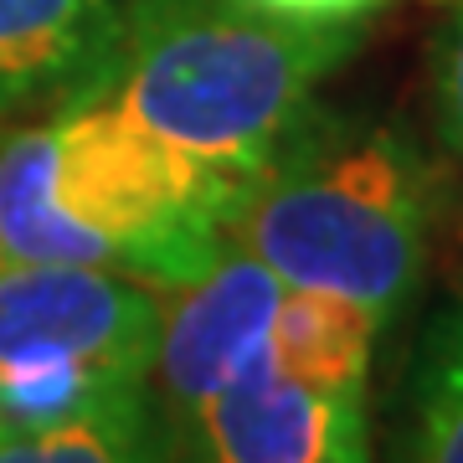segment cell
Here are the masks:
<instances>
[{"instance_id":"obj_3","label":"cell","mask_w":463,"mask_h":463,"mask_svg":"<svg viewBox=\"0 0 463 463\" xmlns=\"http://www.w3.org/2000/svg\"><path fill=\"white\" fill-rule=\"evenodd\" d=\"M52 196L99 268L181 288L232 248L248 185L155 134L103 88L47 114Z\"/></svg>"},{"instance_id":"obj_6","label":"cell","mask_w":463,"mask_h":463,"mask_svg":"<svg viewBox=\"0 0 463 463\" xmlns=\"http://www.w3.org/2000/svg\"><path fill=\"white\" fill-rule=\"evenodd\" d=\"M170 463H376L371 412L263 361L170 438Z\"/></svg>"},{"instance_id":"obj_11","label":"cell","mask_w":463,"mask_h":463,"mask_svg":"<svg viewBox=\"0 0 463 463\" xmlns=\"http://www.w3.org/2000/svg\"><path fill=\"white\" fill-rule=\"evenodd\" d=\"M0 463H170V438L155 392L62 428L0 438Z\"/></svg>"},{"instance_id":"obj_2","label":"cell","mask_w":463,"mask_h":463,"mask_svg":"<svg viewBox=\"0 0 463 463\" xmlns=\"http://www.w3.org/2000/svg\"><path fill=\"white\" fill-rule=\"evenodd\" d=\"M438 206L443 175L402 124L315 103L248 191L232 242L283 288L340 294L392 330L422 279Z\"/></svg>"},{"instance_id":"obj_13","label":"cell","mask_w":463,"mask_h":463,"mask_svg":"<svg viewBox=\"0 0 463 463\" xmlns=\"http://www.w3.org/2000/svg\"><path fill=\"white\" fill-rule=\"evenodd\" d=\"M248 5L304 26H365V16H376L392 0H248Z\"/></svg>"},{"instance_id":"obj_9","label":"cell","mask_w":463,"mask_h":463,"mask_svg":"<svg viewBox=\"0 0 463 463\" xmlns=\"http://www.w3.org/2000/svg\"><path fill=\"white\" fill-rule=\"evenodd\" d=\"M0 263H78L99 268L83 232L57 212L52 196V129L0 134Z\"/></svg>"},{"instance_id":"obj_5","label":"cell","mask_w":463,"mask_h":463,"mask_svg":"<svg viewBox=\"0 0 463 463\" xmlns=\"http://www.w3.org/2000/svg\"><path fill=\"white\" fill-rule=\"evenodd\" d=\"M279 294L283 283L237 242L201 279L170 288L149 376L165 438H175L201 407H212L227 386L268 361V325Z\"/></svg>"},{"instance_id":"obj_10","label":"cell","mask_w":463,"mask_h":463,"mask_svg":"<svg viewBox=\"0 0 463 463\" xmlns=\"http://www.w3.org/2000/svg\"><path fill=\"white\" fill-rule=\"evenodd\" d=\"M397 463H463V304H448L412 355Z\"/></svg>"},{"instance_id":"obj_4","label":"cell","mask_w":463,"mask_h":463,"mask_svg":"<svg viewBox=\"0 0 463 463\" xmlns=\"http://www.w3.org/2000/svg\"><path fill=\"white\" fill-rule=\"evenodd\" d=\"M165 294L114 268L0 263V438L149 392Z\"/></svg>"},{"instance_id":"obj_12","label":"cell","mask_w":463,"mask_h":463,"mask_svg":"<svg viewBox=\"0 0 463 463\" xmlns=\"http://www.w3.org/2000/svg\"><path fill=\"white\" fill-rule=\"evenodd\" d=\"M432 124L448 160L463 165V0H448L432 36Z\"/></svg>"},{"instance_id":"obj_7","label":"cell","mask_w":463,"mask_h":463,"mask_svg":"<svg viewBox=\"0 0 463 463\" xmlns=\"http://www.w3.org/2000/svg\"><path fill=\"white\" fill-rule=\"evenodd\" d=\"M118 0H0V118L52 114L103 78Z\"/></svg>"},{"instance_id":"obj_8","label":"cell","mask_w":463,"mask_h":463,"mask_svg":"<svg viewBox=\"0 0 463 463\" xmlns=\"http://www.w3.org/2000/svg\"><path fill=\"white\" fill-rule=\"evenodd\" d=\"M381 335H386L381 319L350 298L319 288H283L268 325V361L294 381L365 397Z\"/></svg>"},{"instance_id":"obj_1","label":"cell","mask_w":463,"mask_h":463,"mask_svg":"<svg viewBox=\"0 0 463 463\" xmlns=\"http://www.w3.org/2000/svg\"><path fill=\"white\" fill-rule=\"evenodd\" d=\"M361 42L365 26H304L248 0H118L93 88L252 191Z\"/></svg>"}]
</instances>
